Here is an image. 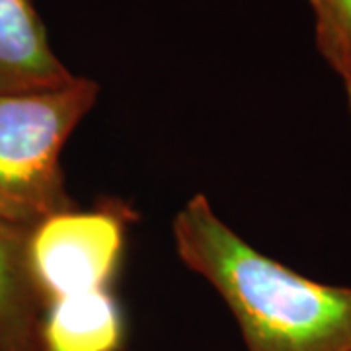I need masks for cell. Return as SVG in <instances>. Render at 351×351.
Here are the masks:
<instances>
[{
	"instance_id": "52a82bcc",
	"label": "cell",
	"mask_w": 351,
	"mask_h": 351,
	"mask_svg": "<svg viewBox=\"0 0 351 351\" xmlns=\"http://www.w3.org/2000/svg\"><path fill=\"white\" fill-rule=\"evenodd\" d=\"M316 49L339 76L351 71V0H308Z\"/></svg>"
},
{
	"instance_id": "5b68a950",
	"label": "cell",
	"mask_w": 351,
	"mask_h": 351,
	"mask_svg": "<svg viewBox=\"0 0 351 351\" xmlns=\"http://www.w3.org/2000/svg\"><path fill=\"white\" fill-rule=\"evenodd\" d=\"M125 316L112 289L45 302L38 351H121Z\"/></svg>"
},
{
	"instance_id": "8992f818",
	"label": "cell",
	"mask_w": 351,
	"mask_h": 351,
	"mask_svg": "<svg viewBox=\"0 0 351 351\" xmlns=\"http://www.w3.org/2000/svg\"><path fill=\"white\" fill-rule=\"evenodd\" d=\"M32 230L0 219V351H38L45 299L29 260Z\"/></svg>"
},
{
	"instance_id": "ba28073f",
	"label": "cell",
	"mask_w": 351,
	"mask_h": 351,
	"mask_svg": "<svg viewBox=\"0 0 351 351\" xmlns=\"http://www.w3.org/2000/svg\"><path fill=\"white\" fill-rule=\"evenodd\" d=\"M343 82V88H346V98H348V110H350V117H351V71L348 75L341 78Z\"/></svg>"
},
{
	"instance_id": "3957f363",
	"label": "cell",
	"mask_w": 351,
	"mask_h": 351,
	"mask_svg": "<svg viewBox=\"0 0 351 351\" xmlns=\"http://www.w3.org/2000/svg\"><path fill=\"white\" fill-rule=\"evenodd\" d=\"M133 209L104 199L92 209H66L32 230L29 260L45 302L64 295L112 289L121 267Z\"/></svg>"
},
{
	"instance_id": "7a4b0ae2",
	"label": "cell",
	"mask_w": 351,
	"mask_h": 351,
	"mask_svg": "<svg viewBox=\"0 0 351 351\" xmlns=\"http://www.w3.org/2000/svg\"><path fill=\"white\" fill-rule=\"evenodd\" d=\"M100 98V84L75 76L69 84L29 94H0V219L34 230L76 207L61 154Z\"/></svg>"
},
{
	"instance_id": "277c9868",
	"label": "cell",
	"mask_w": 351,
	"mask_h": 351,
	"mask_svg": "<svg viewBox=\"0 0 351 351\" xmlns=\"http://www.w3.org/2000/svg\"><path fill=\"white\" fill-rule=\"evenodd\" d=\"M75 76L51 47L34 0H0V94L53 90Z\"/></svg>"
},
{
	"instance_id": "6da1fadb",
	"label": "cell",
	"mask_w": 351,
	"mask_h": 351,
	"mask_svg": "<svg viewBox=\"0 0 351 351\" xmlns=\"http://www.w3.org/2000/svg\"><path fill=\"white\" fill-rule=\"evenodd\" d=\"M178 258L221 295L248 351H351V285L301 276L254 248L197 193L172 223Z\"/></svg>"
}]
</instances>
